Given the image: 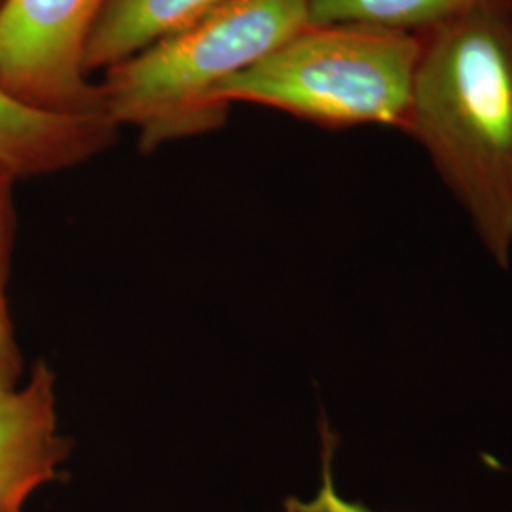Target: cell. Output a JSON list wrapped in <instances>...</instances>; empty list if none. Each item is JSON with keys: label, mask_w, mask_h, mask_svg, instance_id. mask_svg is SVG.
I'll return each instance as SVG.
<instances>
[{"label": "cell", "mask_w": 512, "mask_h": 512, "mask_svg": "<svg viewBox=\"0 0 512 512\" xmlns=\"http://www.w3.org/2000/svg\"><path fill=\"white\" fill-rule=\"evenodd\" d=\"M313 0H228L209 16L105 71L110 122L150 152L219 131L230 109L220 88L310 25Z\"/></svg>", "instance_id": "obj_2"}, {"label": "cell", "mask_w": 512, "mask_h": 512, "mask_svg": "<svg viewBox=\"0 0 512 512\" xmlns=\"http://www.w3.org/2000/svg\"><path fill=\"white\" fill-rule=\"evenodd\" d=\"M228 0H107L84 55L88 74L109 71L209 16Z\"/></svg>", "instance_id": "obj_7"}, {"label": "cell", "mask_w": 512, "mask_h": 512, "mask_svg": "<svg viewBox=\"0 0 512 512\" xmlns=\"http://www.w3.org/2000/svg\"><path fill=\"white\" fill-rule=\"evenodd\" d=\"M55 404L54 372L44 363L0 397V512H23L67 458L69 444L57 431Z\"/></svg>", "instance_id": "obj_5"}, {"label": "cell", "mask_w": 512, "mask_h": 512, "mask_svg": "<svg viewBox=\"0 0 512 512\" xmlns=\"http://www.w3.org/2000/svg\"><path fill=\"white\" fill-rule=\"evenodd\" d=\"M336 440L329 429H323V469H321V486L319 492L311 499L289 497L283 505V512H374L363 503L349 501L338 494L332 476V456H334Z\"/></svg>", "instance_id": "obj_10"}, {"label": "cell", "mask_w": 512, "mask_h": 512, "mask_svg": "<svg viewBox=\"0 0 512 512\" xmlns=\"http://www.w3.org/2000/svg\"><path fill=\"white\" fill-rule=\"evenodd\" d=\"M116 131L107 116L31 109L0 86V169L18 179L84 164L112 145Z\"/></svg>", "instance_id": "obj_6"}, {"label": "cell", "mask_w": 512, "mask_h": 512, "mask_svg": "<svg viewBox=\"0 0 512 512\" xmlns=\"http://www.w3.org/2000/svg\"><path fill=\"white\" fill-rule=\"evenodd\" d=\"M18 177L0 169V397L23 380V357L10 311V274L18 234Z\"/></svg>", "instance_id": "obj_9"}, {"label": "cell", "mask_w": 512, "mask_h": 512, "mask_svg": "<svg viewBox=\"0 0 512 512\" xmlns=\"http://www.w3.org/2000/svg\"><path fill=\"white\" fill-rule=\"evenodd\" d=\"M2 2H4V0H0V4H2Z\"/></svg>", "instance_id": "obj_11"}, {"label": "cell", "mask_w": 512, "mask_h": 512, "mask_svg": "<svg viewBox=\"0 0 512 512\" xmlns=\"http://www.w3.org/2000/svg\"><path fill=\"white\" fill-rule=\"evenodd\" d=\"M105 4L107 0H4L0 86L31 109L107 116L99 82L84 67L88 40Z\"/></svg>", "instance_id": "obj_4"}, {"label": "cell", "mask_w": 512, "mask_h": 512, "mask_svg": "<svg viewBox=\"0 0 512 512\" xmlns=\"http://www.w3.org/2000/svg\"><path fill=\"white\" fill-rule=\"evenodd\" d=\"M420 35L404 133L503 268L512 255V12L450 19Z\"/></svg>", "instance_id": "obj_1"}, {"label": "cell", "mask_w": 512, "mask_h": 512, "mask_svg": "<svg viewBox=\"0 0 512 512\" xmlns=\"http://www.w3.org/2000/svg\"><path fill=\"white\" fill-rule=\"evenodd\" d=\"M488 10L512 12V0H313L310 23H368L423 33L450 19Z\"/></svg>", "instance_id": "obj_8"}, {"label": "cell", "mask_w": 512, "mask_h": 512, "mask_svg": "<svg viewBox=\"0 0 512 512\" xmlns=\"http://www.w3.org/2000/svg\"><path fill=\"white\" fill-rule=\"evenodd\" d=\"M420 35L368 23L306 25L274 54L220 88L228 107L249 103L330 129L404 131Z\"/></svg>", "instance_id": "obj_3"}]
</instances>
